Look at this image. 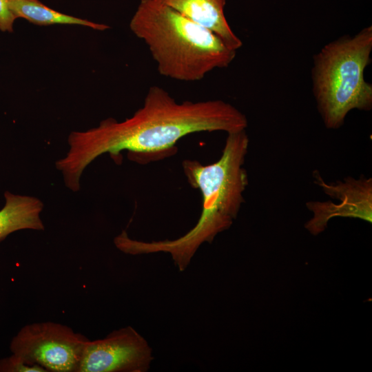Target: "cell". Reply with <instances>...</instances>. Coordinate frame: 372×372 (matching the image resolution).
<instances>
[{
  "label": "cell",
  "mask_w": 372,
  "mask_h": 372,
  "mask_svg": "<svg viewBox=\"0 0 372 372\" xmlns=\"http://www.w3.org/2000/svg\"><path fill=\"white\" fill-rule=\"evenodd\" d=\"M246 116L222 100L178 102L158 85L151 86L143 105L124 121L107 118L98 126L73 131L68 138L69 150L55 166L66 187L81 189L86 167L99 156L109 154L121 164V152L139 164H147L174 156L178 141L190 134L223 131L227 134L245 130Z\"/></svg>",
  "instance_id": "cell-1"
},
{
  "label": "cell",
  "mask_w": 372,
  "mask_h": 372,
  "mask_svg": "<svg viewBox=\"0 0 372 372\" xmlns=\"http://www.w3.org/2000/svg\"><path fill=\"white\" fill-rule=\"evenodd\" d=\"M5 205L0 209V242L17 231L32 229L43 231L40 217L43 202L38 198L4 192Z\"/></svg>",
  "instance_id": "cell-9"
},
{
  "label": "cell",
  "mask_w": 372,
  "mask_h": 372,
  "mask_svg": "<svg viewBox=\"0 0 372 372\" xmlns=\"http://www.w3.org/2000/svg\"><path fill=\"white\" fill-rule=\"evenodd\" d=\"M8 2L17 19H25L37 25H77L99 31L110 28L109 25L104 23H95L56 11L39 0H8Z\"/></svg>",
  "instance_id": "cell-10"
},
{
  "label": "cell",
  "mask_w": 372,
  "mask_h": 372,
  "mask_svg": "<svg viewBox=\"0 0 372 372\" xmlns=\"http://www.w3.org/2000/svg\"><path fill=\"white\" fill-rule=\"evenodd\" d=\"M89 339L53 322L23 326L12 338L10 350L25 362L48 372H78Z\"/></svg>",
  "instance_id": "cell-5"
},
{
  "label": "cell",
  "mask_w": 372,
  "mask_h": 372,
  "mask_svg": "<svg viewBox=\"0 0 372 372\" xmlns=\"http://www.w3.org/2000/svg\"><path fill=\"white\" fill-rule=\"evenodd\" d=\"M314 183L324 193L338 202L309 201L306 205L313 213L312 218L304 224L305 229L313 236L323 232L328 222L334 217L360 218L372 223V178L362 176L356 179L351 176L343 181L328 183L320 172H313Z\"/></svg>",
  "instance_id": "cell-7"
},
{
  "label": "cell",
  "mask_w": 372,
  "mask_h": 372,
  "mask_svg": "<svg viewBox=\"0 0 372 372\" xmlns=\"http://www.w3.org/2000/svg\"><path fill=\"white\" fill-rule=\"evenodd\" d=\"M216 34L230 48L242 45L225 14L227 0H157Z\"/></svg>",
  "instance_id": "cell-8"
},
{
  "label": "cell",
  "mask_w": 372,
  "mask_h": 372,
  "mask_svg": "<svg viewBox=\"0 0 372 372\" xmlns=\"http://www.w3.org/2000/svg\"><path fill=\"white\" fill-rule=\"evenodd\" d=\"M249 143L245 130L229 133L221 156L215 163L204 165L196 160L182 162L187 182L200 190L202 197L200 217L185 234L174 240L145 242L125 234L118 240L119 250L133 256L169 254L178 270L185 271L200 246L211 243L217 234L228 229L236 219L249 184L244 167Z\"/></svg>",
  "instance_id": "cell-2"
},
{
  "label": "cell",
  "mask_w": 372,
  "mask_h": 372,
  "mask_svg": "<svg viewBox=\"0 0 372 372\" xmlns=\"http://www.w3.org/2000/svg\"><path fill=\"white\" fill-rule=\"evenodd\" d=\"M153 360L147 341L127 326L102 339L89 340L78 372H147Z\"/></svg>",
  "instance_id": "cell-6"
},
{
  "label": "cell",
  "mask_w": 372,
  "mask_h": 372,
  "mask_svg": "<svg viewBox=\"0 0 372 372\" xmlns=\"http://www.w3.org/2000/svg\"><path fill=\"white\" fill-rule=\"evenodd\" d=\"M371 50L370 25L329 43L314 56L313 92L327 128L342 126L352 110H371L372 85L364 79Z\"/></svg>",
  "instance_id": "cell-4"
},
{
  "label": "cell",
  "mask_w": 372,
  "mask_h": 372,
  "mask_svg": "<svg viewBox=\"0 0 372 372\" xmlns=\"http://www.w3.org/2000/svg\"><path fill=\"white\" fill-rule=\"evenodd\" d=\"M130 29L147 45L159 74L184 82L228 67L237 51L211 30L157 0H140Z\"/></svg>",
  "instance_id": "cell-3"
},
{
  "label": "cell",
  "mask_w": 372,
  "mask_h": 372,
  "mask_svg": "<svg viewBox=\"0 0 372 372\" xmlns=\"http://www.w3.org/2000/svg\"><path fill=\"white\" fill-rule=\"evenodd\" d=\"M0 372H48L41 366L29 364L12 354L0 359Z\"/></svg>",
  "instance_id": "cell-11"
},
{
  "label": "cell",
  "mask_w": 372,
  "mask_h": 372,
  "mask_svg": "<svg viewBox=\"0 0 372 372\" xmlns=\"http://www.w3.org/2000/svg\"><path fill=\"white\" fill-rule=\"evenodd\" d=\"M17 17L11 10L8 0H0V31L12 32Z\"/></svg>",
  "instance_id": "cell-12"
}]
</instances>
